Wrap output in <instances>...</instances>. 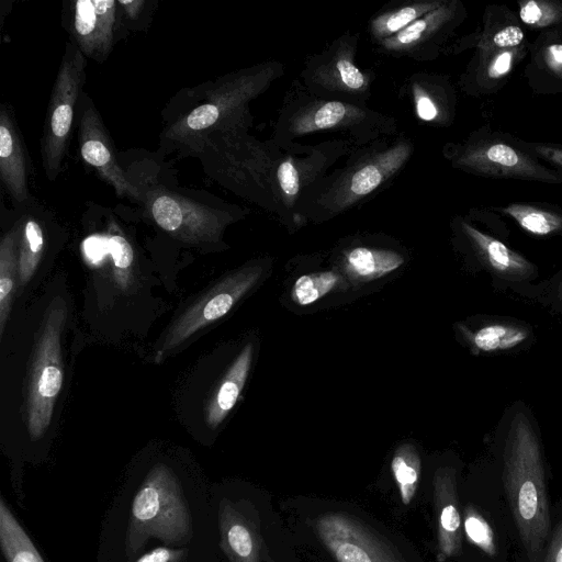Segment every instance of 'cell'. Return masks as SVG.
I'll return each instance as SVG.
<instances>
[{"label": "cell", "instance_id": "obj_31", "mask_svg": "<svg viewBox=\"0 0 562 562\" xmlns=\"http://www.w3.org/2000/svg\"><path fill=\"white\" fill-rule=\"evenodd\" d=\"M20 241V221L2 237L0 244V337L11 311L15 290Z\"/></svg>", "mask_w": 562, "mask_h": 562}, {"label": "cell", "instance_id": "obj_1", "mask_svg": "<svg viewBox=\"0 0 562 562\" xmlns=\"http://www.w3.org/2000/svg\"><path fill=\"white\" fill-rule=\"evenodd\" d=\"M503 479L529 562H541L550 532L544 460L537 419L520 400L508 406L495 429Z\"/></svg>", "mask_w": 562, "mask_h": 562}, {"label": "cell", "instance_id": "obj_43", "mask_svg": "<svg viewBox=\"0 0 562 562\" xmlns=\"http://www.w3.org/2000/svg\"><path fill=\"white\" fill-rule=\"evenodd\" d=\"M119 5H121L126 13V15L131 19H135L140 13L143 5L145 4L144 0H131L124 1L119 0Z\"/></svg>", "mask_w": 562, "mask_h": 562}, {"label": "cell", "instance_id": "obj_22", "mask_svg": "<svg viewBox=\"0 0 562 562\" xmlns=\"http://www.w3.org/2000/svg\"><path fill=\"white\" fill-rule=\"evenodd\" d=\"M0 178L18 204L30 200L29 168L21 135L5 105L0 111Z\"/></svg>", "mask_w": 562, "mask_h": 562}, {"label": "cell", "instance_id": "obj_32", "mask_svg": "<svg viewBox=\"0 0 562 562\" xmlns=\"http://www.w3.org/2000/svg\"><path fill=\"white\" fill-rule=\"evenodd\" d=\"M0 546L7 562H44L3 498L0 499Z\"/></svg>", "mask_w": 562, "mask_h": 562}, {"label": "cell", "instance_id": "obj_42", "mask_svg": "<svg viewBox=\"0 0 562 562\" xmlns=\"http://www.w3.org/2000/svg\"><path fill=\"white\" fill-rule=\"evenodd\" d=\"M544 562H562V521H560L549 541Z\"/></svg>", "mask_w": 562, "mask_h": 562}, {"label": "cell", "instance_id": "obj_20", "mask_svg": "<svg viewBox=\"0 0 562 562\" xmlns=\"http://www.w3.org/2000/svg\"><path fill=\"white\" fill-rule=\"evenodd\" d=\"M528 53V42L519 47L475 53L460 77L461 89L472 97L488 95L498 91Z\"/></svg>", "mask_w": 562, "mask_h": 562}, {"label": "cell", "instance_id": "obj_19", "mask_svg": "<svg viewBox=\"0 0 562 562\" xmlns=\"http://www.w3.org/2000/svg\"><path fill=\"white\" fill-rule=\"evenodd\" d=\"M116 0H79L74 4L72 32L78 48L97 61L113 47L119 9Z\"/></svg>", "mask_w": 562, "mask_h": 562}, {"label": "cell", "instance_id": "obj_7", "mask_svg": "<svg viewBox=\"0 0 562 562\" xmlns=\"http://www.w3.org/2000/svg\"><path fill=\"white\" fill-rule=\"evenodd\" d=\"M453 168L479 177L562 184V170L543 165L521 148L516 137L488 127L472 132L460 143L443 147Z\"/></svg>", "mask_w": 562, "mask_h": 562}, {"label": "cell", "instance_id": "obj_36", "mask_svg": "<svg viewBox=\"0 0 562 562\" xmlns=\"http://www.w3.org/2000/svg\"><path fill=\"white\" fill-rule=\"evenodd\" d=\"M340 281L334 271H322L301 276L293 284L292 300L299 305H310L330 292Z\"/></svg>", "mask_w": 562, "mask_h": 562}, {"label": "cell", "instance_id": "obj_12", "mask_svg": "<svg viewBox=\"0 0 562 562\" xmlns=\"http://www.w3.org/2000/svg\"><path fill=\"white\" fill-rule=\"evenodd\" d=\"M357 148L348 139L324 142L316 146L294 144L279 159L276 169L277 193L281 211L295 216V207L301 195L326 176L327 170L342 156Z\"/></svg>", "mask_w": 562, "mask_h": 562}, {"label": "cell", "instance_id": "obj_17", "mask_svg": "<svg viewBox=\"0 0 562 562\" xmlns=\"http://www.w3.org/2000/svg\"><path fill=\"white\" fill-rule=\"evenodd\" d=\"M461 339L475 356H512L525 352L537 341L526 321L504 315H476L457 325Z\"/></svg>", "mask_w": 562, "mask_h": 562}, {"label": "cell", "instance_id": "obj_18", "mask_svg": "<svg viewBox=\"0 0 562 562\" xmlns=\"http://www.w3.org/2000/svg\"><path fill=\"white\" fill-rule=\"evenodd\" d=\"M79 122V150L83 161L93 167L119 196L140 199L138 188L117 162L113 144L93 103L85 95Z\"/></svg>", "mask_w": 562, "mask_h": 562}, {"label": "cell", "instance_id": "obj_39", "mask_svg": "<svg viewBox=\"0 0 562 562\" xmlns=\"http://www.w3.org/2000/svg\"><path fill=\"white\" fill-rule=\"evenodd\" d=\"M533 302L562 315V269L539 282Z\"/></svg>", "mask_w": 562, "mask_h": 562}, {"label": "cell", "instance_id": "obj_2", "mask_svg": "<svg viewBox=\"0 0 562 562\" xmlns=\"http://www.w3.org/2000/svg\"><path fill=\"white\" fill-rule=\"evenodd\" d=\"M414 151L405 137L382 138L357 148L341 168L326 175L300 198L295 216L333 217L364 201L406 165Z\"/></svg>", "mask_w": 562, "mask_h": 562}, {"label": "cell", "instance_id": "obj_29", "mask_svg": "<svg viewBox=\"0 0 562 562\" xmlns=\"http://www.w3.org/2000/svg\"><path fill=\"white\" fill-rule=\"evenodd\" d=\"M404 257L390 249L358 246L344 256L346 272L356 280L370 281L381 278L404 263Z\"/></svg>", "mask_w": 562, "mask_h": 562}, {"label": "cell", "instance_id": "obj_26", "mask_svg": "<svg viewBox=\"0 0 562 562\" xmlns=\"http://www.w3.org/2000/svg\"><path fill=\"white\" fill-rule=\"evenodd\" d=\"M475 53L519 47L526 44L525 32L517 14L505 5H488L483 14L482 27L472 34Z\"/></svg>", "mask_w": 562, "mask_h": 562}, {"label": "cell", "instance_id": "obj_37", "mask_svg": "<svg viewBox=\"0 0 562 562\" xmlns=\"http://www.w3.org/2000/svg\"><path fill=\"white\" fill-rule=\"evenodd\" d=\"M463 529L471 543L490 557L496 554L497 550L493 529L474 506L469 505L464 508Z\"/></svg>", "mask_w": 562, "mask_h": 562}, {"label": "cell", "instance_id": "obj_16", "mask_svg": "<svg viewBox=\"0 0 562 562\" xmlns=\"http://www.w3.org/2000/svg\"><path fill=\"white\" fill-rule=\"evenodd\" d=\"M316 530L337 562H402L387 544L350 516L325 514L317 519Z\"/></svg>", "mask_w": 562, "mask_h": 562}, {"label": "cell", "instance_id": "obj_11", "mask_svg": "<svg viewBox=\"0 0 562 562\" xmlns=\"http://www.w3.org/2000/svg\"><path fill=\"white\" fill-rule=\"evenodd\" d=\"M357 45L358 34L348 32L310 56L301 71L303 87L319 98L364 104L374 79L357 66Z\"/></svg>", "mask_w": 562, "mask_h": 562}, {"label": "cell", "instance_id": "obj_27", "mask_svg": "<svg viewBox=\"0 0 562 562\" xmlns=\"http://www.w3.org/2000/svg\"><path fill=\"white\" fill-rule=\"evenodd\" d=\"M252 344L236 357L206 407V424L216 428L236 404L245 385L252 359Z\"/></svg>", "mask_w": 562, "mask_h": 562}, {"label": "cell", "instance_id": "obj_38", "mask_svg": "<svg viewBox=\"0 0 562 562\" xmlns=\"http://www.w3.org/2000/svg\"><path fill=\"white\" fill-rule=\"evenodd\" d=\"M104 243L114 262L116 280L125 285L126 276L133 263V249L126 238L120 234H110Z\"/></svg>", "mask_w": 562, "mask_h": 562}, {"label": "cell", "instance_id": "obj_13", "mask_svg": "<svg viewBox=\"0 0 562 562\" xmlns=\"http://www.w3.org/2000/svg\"><path fill=\"white\" fill-rule=\"evenodd\" d=\"M154 222L172 237L190 243H211L220 238L232 217L181 194L157 190L148 200Z\"/></svg>", "mask_w": 562, "mask_h": 562}, {"label": "cell", "instance_id": "obj_9", "mask_svg": "<svg viewBox=\"0 0 562 562\" xmlns=\"http://www.w3.org/2000/svg\"><path fill=\"white\" fill-rule=\"evenodd\" d=\"M67 306L56 297L47 307L32 357L26 396V426L32 440L47 430L63 386L61 334Z\"/></svg>", "mask_w": 562, "mask_h": 562}, {"label": "cell", "instance_id": "obj_34", "mask_svg": "<svg viewBox=\"0 0 562 562\" xmlns=\"http://www.w3.org/2000/svg\"><path fill=\"white\" fill-rule=\"evenodd\" d=\"M391 469L401 501L408 505L415 495L420 476V458L415 447L411 443L400 446L393 454Z\"/></svg>", "mask_w": 562, "mask_h": 562}, {"label": "cell", "instance_id": "obj_10", "mask_svg": "<svg viewBox=\"0 0 562 562\" xmlns=\"http://www.w3.org/2000/svg\"><path fill=\"white\" fill-rule=\"evenodd\" d=\"M86 56L67 44L53 89L41 139L42 164L48 180L61 170L75 115L86 79Z\"/></svg>", "mask_w": 562, "mask_h": 562}, {"label": "cell", "instance_id": "obj_30", "mask_svg": "<svg viewBox=\"0 0 562 562\" xmlns=\"http://www.w3.org/2000/svg\"><path fill=\"white\" fill-rule=\"evenodd\" d=\"M445 0H411L381 11L369 22V33L378 44L390 38L428 12L439 8Z\"/></svg>", "mask_w": 562, "mask_h": 562}, {"label": "cell", "instance_id": "obj_24", "mask_svg": "<svg viewBox=\"0 0 562 562\" xmlns=\"http://www.w3.org/2000/svg\"><path fill=\"white\" fill-rule=\"evenodd\" d=\"M221 548L231 562H259L260 541L250 520L237 505L223 499L218 509Z\"/></svg>", "mask_w": 562, "mask_h": 562}, {"label": "cell", "instance_id": "obj_5", "mask_svg": "<svg viewBox=\"0 0 562 562\" xmlns=\"http://www.w3.org/2000/svg\"><path fill=\"white\" fill-rule=\"evenodd\" d=\"M192 537V519L180 481L165 464L150 469L132 506L125 552L134 557L150 538L184 544Z\"/></svg>", "mask_w": 562, "mask_h": 562}, {"label": "cell", "instance_id": "obj_14", "mask_svg": "<svg viewBox=\"0 0 562 562\" xmlns=\"http://www.w3.org/2000/svg\"><path fill=\"white\" fill-rule=\"evenodd\" d=\"M261 274L260 267H247L224 278L172 323L156 355V361L180 346L194 333L227 314Z\"/></svg>", "mask_w": 562, "mask_h": 562}, {"label": "cell", "instance_id": "obj_40", "mask_svg": "<svg viewBox=\"0 0 562 562\" xmlns=\"http://www.w3.org/2000/svg\"><path fill=\"white\" fill-rule=\"evenodd\" d=\"M517 144L540 160L550 162L562 170V145L530 142L516 138Z\"/></svg>", "mask_w": 562, "mask_h": 562}, {"label": "cell", "instance_id": "obj_23", "mask_svg": "<svg viewBox=\"0 0 562 562\" xmlns=\"http://www.w3.org/2000/svg\"><path fill=\"white\" fill-rule=\"evenodd\" d=\"M528 85L537 93H562V25L544 30L529 44Z\"/></svg>", "mask_w": 562, "mask_h": 562}, {"label": "cell", "instance_id": "obj_6", "mask_svg": "<svg viewBox=\"0 0 562 562\" xmlns=\"http://www.w3.org/2000/svg\"><path fill=\"white\" fill-rule=\"evenodd\" d=\"M220 133L209 137L198 155L209 158L213 177L238 194L261 206L281 211L277 193L276 169L282 156L281 148L272 140L270 147L251 137L244 138V131Z\"/></svg>", "mask_w": 562, "mask_h": 562}, {"label": "cell", "instance_id": "obj_4", "mask_svg": "<svg viewBox=\"0 0 562 562\" xmlns=\"http://www.w3.org/2000/svg\"><path fill=\"white\" fill-rule=\"evenodd\" d=\"M283 103L274 127L273 142L288 149L301 136L317 132L348 134L357 147H363L397 133L394 117L373 111L366 104L324 99L311 94L295 82Z\"/></svg>", "mask_w": 562, "mask_h": 562}, {"label": "cell", "instance_id": "obj_3", "mask_svg": "<svg viewBox=\"0 0 562 562\" xmlns=\"http://www.w3.org/2000/svg\"><path fill=\"white\" fill-rule=\"evenodd\" d=\"M282 72L279 63H266L226 76L206 91L204 102L165 131V138L191 154L216 134L244 130L249 122L248 104Z\"/></svg>", "mask_w": 562, "mask_h": 562}, {"label": "cell", "instance_id": "obj_35", "mask_svg": "<svg viewBox=\"0 0 562 562\" xmlns=\"http://www.w3.org/2000/svg\"><path fill=\"white\" fill-rule=\"evenodd\" d=\"M517 16L521 24L533 30L562 25V0L519 1Z\"/></svg>", "mask_w": 562, "mask_h": 562}, {"label": "cell", "instance_id": "obj_8", "mask_svg": "<svg viewBox=\"0 0 562 562\" xmlns=\"http://www.w3.org/2000/svg\"><path fill=\"white\" fill-rule=\"evenodd\" d=\"M453 229L471 268L483 272L494 291L535 300L541 279L532 261L469 217L458 216Z\"/></svg>", "mask_w": 562, "mask_h": 562}, {"label": "cell", "instance_id": "obj_25", "mask_svg": "<svg viewBox=\"0 0 562 562\" xmlns=\"http://www.w3.org/2000/svg\"><path fill=\"white\" fill-rule=\"evenodd\" d=\"M408 87L419 120L440 126L452 122L456 111V94L447 79L430 75H417L409 79Z\"/></svg>", "mask_w": 562, "mask_h": 562}, {"label": "cell", "instance_id": "obj_21", "mask_svg": "<svg viewBox=\"0 0 562 562\" xmlns=\"http://www.w3.org/2000/svg\"><path fill=\"white\" fill-rule=\"evenodd\" d=\"M434 497L437 513V559L443 562L461 551L462 527L454 469L446 467L436 472Z\"/></svg>", "mask_w": 562, "mask_h": 562}, {"label": "cell", "instance_id": "obj_28", "mask_svg": "<svg viewBox=\"0 0 562 562\" xmlns=\"http://www.w3.org/2000/svg\"><path fill=\"white\" fill-rule=\"evenodd\" d=\"M494 211L513 218L527 234L549 238L562 236V209L543 202H514Z\"/></svg>", "mask_w": 562, "mask_h": 562}, {"label": "cell", "instance_id": "obj_33", "mask_svg": "<svg viewBox=\"0 0 562 562\" xmlns=\"http://www.w3.org/2000/svg\"><path fill=\"white\" fill-rule=\"evenodd\" d=\"M45 235L41 223L32 216L20 221L18 274L24 286L33 277L44 251Z\"/></svg>", "mask_w": 562, "mask_h": 562}, {"label": "cell", "instance_id": "obj_41", "mask_svg": "<svg viewBox=\"0 0 562 562\" xmlns=\"http://www.w3.org/2000/svg\"><path fill=\"white\" fill-rule=\"evenodd\" d=\"M187 555V548L158 547L145 553L135 562H183Z\"/></svg>", "mask_w": 562, "mask_h": 562}, {"label": "cell", "instance_id": "obj_15", "mask_svg": "<svg viewBox=\"0 0 562 562\" xmlns=\"http://www.w3.org/2000/svg\"><path fill=\"white\" fill-rule=\"evenodd\" d=\"M464 16L465 9L460 1L445 0L439 8L376 45L390 56L408 57L418 61L431 60L438 56L442 45Z\"/></svg>", "mask_w": 562, "mask_h": 562}]
</instances>
